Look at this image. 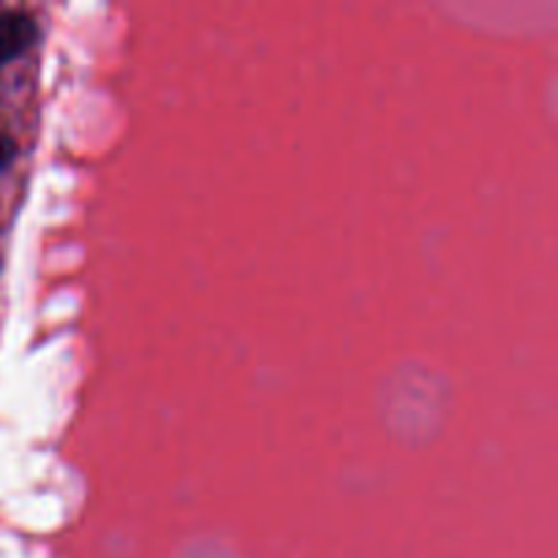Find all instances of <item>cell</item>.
Segmentation results:
<instances>
[{"instance_id": "cell-2", "label": "cell", "mask_w": 558, "mask_h": 558, "mask_svg": "<svg viewBox=\"0 0 558 558\" xmlns=\"http://www.w3.org/2000/svg\"><path fill=\"white\" fill-rule=\"evenodd\" d=\"M14 140H11L9 134H3L0 131V169H5L11 163V158H14Z\"/></svg>"}, {"instance_id": "cell-1", "label": "cell", "mask_w": 558, "mask_h": 558, "mask_svg": "<svg viewBox=\"0 0 558 558\" xmlns=\"http://www.w3.org/2000/svg\"><path fill=\"white\" fill-rule=\"evenodd\" d=\"M36 38V22L20 9L0 11V65L20 58Z\"/></svg>"}]
</instances>
